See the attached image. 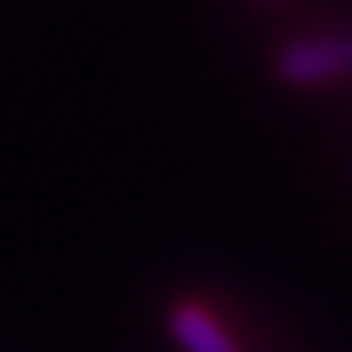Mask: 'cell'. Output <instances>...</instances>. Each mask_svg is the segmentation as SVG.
Instances as JSON below:
<instances>
[{"label": "cell", "mask_w": 352, "mask_h": 352, "mask_svg": "<svg viewBox=\"0 0 352 352\" xmlns=\"http://www.w3.org/2000/svg\"><path fill=\"white\" fill-rule=\"evenodd\" d=\"M277 76L292 87H316L352 76V33L306 36L277 54Z\"/></svg>", "instance_id": "6da1fadb"}, {"label": "cell", "mask_w": 352, "mask_h": 352, "mask_svg": "<svg viewBox=\"0 0 352 352\" xmlns=\"http://www.w3.org/2000/svg\"><path fill=\"white\" fill-rule=\"evenodd\" d=\"M169 327H173V338L184 345V352H241L230 342V334L223 331L219 320L209 309L195 306V302L176 306L169 316Z\"/></svg>", "instance_id": "7a4b0ae2"}]
</instances>
